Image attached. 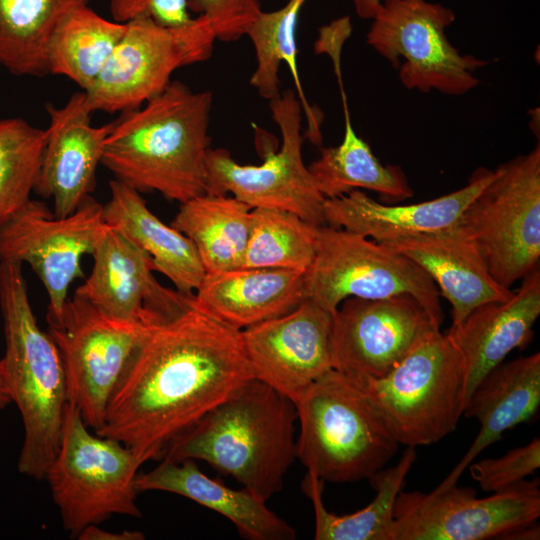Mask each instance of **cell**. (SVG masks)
Listing matches in <instances>:
<instances>
[{
	"label": "cell",
	"instance_id": "37",
	"mask_svg": "<svg viewBox=\"0 0 540 540\" xmlns=\"http://www.w3.org/2000/svg\"><path fill=\"white\" fill-rule=\"evenodd\" d=\"M110 12L120 23L145 16L163 26H181L193 19L187 0H110Z\"/></svg>",
	"mask_w": 540,
	"mask_h": 540
},
{
	"label": "cell",
	"instance_id": "4",
	"mask_svg": "<svg viewBox=\"0 0 540 540\" xmlns=\"http://www.w3.org/2000/svg\"><path fill=\"white\" fill-rule=\"evenodd\" d=\"M21 266L0 262L5 337L0 368L24 427L18 471L43 480L60 447L69 399L59 349L37 323Z\"/></svg>",
	"mask_w": 540,
	"mask_h": 540
},
{
	"label": "cell",
	"instance_id": "8",
	"mask_svg": "<svg viewBox=\"0 0 540 540\" xmlns=\"http://www.w3.org/2000/svg\"><path fill=\"white\" fill-rule=\"evenodd\" d=\"M456 227L473 242L492 277L509 288L539 268L540 145L500 164Z\"/></svg>",
	"mask_w": 540,
	"mask_h": 540
},
{
	"label": "cell",
	"instance_id": "7",
	"mask_svg": "<svg viewBox=\"0 0 540 540\" xmlns=\"http://www.w3.org/2000/svg\"><path fill=\"white\" fill-rule=\"evenodd\" d=\"M87 428L69 402L60 447L44 478L71 538L114 514L142 516L134 481L146 460L123 443L93 435Z\"/></svg>",
	"mask_w": 540,
	"mask_h": 540
},
{
	"label": "cell",
	"instance_id": "5",
	"mask_svg": "<svg viewBox=\"0 0 540 540\" xmlns=\"http://www.w3.org/2000/svg\"><path fill=\"white\" fill-rule=\"evenodd\" d=\"M296 458L322 481L370 479L397 453L399 442L365 392L333 369L294 402Z\"/></svg>",
	"mask_w": 540,
	"mask_h": 540
},
{
	"label": "cell",
	"instance_id": "27",
	"mask_svg": "<svg viewBox=\"0 0 540 540\" xmlns=\"http://www.w3.org/2000/svg\"><path fill=\"white\" fill-rule=\"evenodd\" d=\"M344 111V135L341 143L324 147L319 157L308 165L315 184L325 199H332L353 190L376 192L385 204H393L413 196V189L400 166L383 165L369 144L354 130L341 70L335 71Z\"/></svg>",
	"mask_w": 540,
	"mask_h": 540
},
{
	"label": "cell",
	"instance_id": "25",
	"mask_svg": "<svg viewBox=\"0 0 540 540\" xmlns=\"http://www.w3.org/2000/svg\"><path fill=\"white\" fill-rule=\"evenodd\" d=\"M161 460L152 470L136 475L134 484L138 493L165 491L191 499L230 520L251 540L296 538L295 529L246 488L232 489L210 478L193 459Z\"/></svg>",
	"mask_w": 540,
	"mask_h": 540
},
{
	"label": "cell",
	"instance_id": "34",
	"mask_svg": "<svg viewBox=\"0 0 540 540\" xmlns=\"http://www.w3.org/2000/svg\"><path fill=\"white\" fill-rule=\"evenodd\" d=\"M46 137L22 118L0 120V226L30 200Z\"/></svg>",
	"mask_w": 540,
	"mask_h": 540
},
{
	"label": "cell",
	"instance_id": "22",
	"mask_svg": "<svg viewBox=\"0 0 540 540\" xmlns=\"http://www.w3.org/2000/svg\"><path fill=\"white\" fill-rule=\"evenodd\" d=\"M379 243L408 257L430 276L452 306L451 326L460 324L478 306L506 301L513 294L492 277L473 242L456 226Z\"/></svg>",
	"mask_w": 540,
	"mask_h": 540
},
{
	"label": "cell",
	"instance_id": "30",
	"mask_svg": "<svg viewBox=\"0 0 540 540\" xmlns=\"http://www.w3.org/2000/svg\"><path fill=\"white\" fill-rule=\"evenodd\" d=\"M125 29L126 23L108 20L88 4L72 8L51 35L49 74L67 77L87 91L110 60Z\"/></svg>",
	"mask_w": 540,
	"mask_h": 540
},
{
	"label": "cell",
	"instance_id": "13",
	"mask_svg": "<svg viewBox=\"0 0 540 540\" xmlns=\"http://www.w3.org/2000/svg\"><path fill=\"white\" fill-rule=\"evenodd\" d=\"M271 116L281 134V147L269 151L259 165L240 164L224 148H210L207 193L231 194L254 208L294 213L316 226L326 225L325 198L319 192L302 153L301 103L288 89L269 101Z\"/></svg>",
	"mask_w": 540,
	"mask_h": 540
},
{
	"label": "cell",
	"instance_id": "31",
	"mask_svg": "<svg viewBox=\"0 0 540 540\" xmlns=\"http://www.w3.org/2000/svg\"><path fill=\"white\" fill-rule=\"evenodd\" d=\"M306 0H288L274 11H261L248 28L256 56V69L251 75L250 85L258 94L270 101L280 92V66L284 62L295 83V92L307 121L306 137L316 145L321 144V118L308 103L298 73L296 30L298 16Z\"/></svg>",
	"mask_w": 540,
	"mask_h": 540
},
{
	"label": "cell",
	"instance_id": "14",
	"mask_svg": "<svg viewBox=\"0 0 540 540\" xmlns=\"http://www.w3.org/2000/svg\"><path fill=\"white\" fill-rule=\"evenodd\" d=\"M539 516V479H524L485 498L457 484L440 492L400 491L392 540L501 539Z\"/></svg>",
	"mask_w": 540,
	"mask_h": 540
},
{
	"label": "cell",
	"instance_id": "24",
	"mask_svg": "<svg viewBox=\"0 0 540 540\" xmlns=\"http://www.w3.org/2000/svg\"><path fill=\"white\" fill-rule=\"evenodd\" d=\"M540 405V353L501 363L474 388L462 416L475 418L480 429L473 443L447 477L433 490L455 484L465 469L507 430L530 421Z\"/></svg>",
	"mask_w": 540,
	"mask_h": 540
},
{
	"label": "cell",
	"instance_id": "39",
	"mask_svg": "<svg viewBox=\"0 0 540 540\" xmlns=\"http://www.w3.org/2000/svg\"><path fill=\"white\" fill-rule=\"evenodd\" d=\"M540 528L539 525H536V522L521 528H518L516 530H513L506 535H504L501 539H512V540H535L539 539L540 537Z\"/></svg>",
	"mask_w": 540,
	"mask_h": 540
},
{
	"label": "cell",
	"instance_id": "12",
	"mask_svg": "<svg viewBox=\"0 0 540 540\" xmlns=\"http://www.w3.org/2000/svg\"><path fill=\"white\" fill-rule=\"evenodd\" d=\"M47 322L63 362L69 402L96 431L131 358L158 325L111 318L75 295L58 318Z\"/></svg>",
	"mask_w": 540,
	"mask_h": 540
},
{
	"label": "cell",
	"instance_id": "3",
	"mask_svg": "<svg viewBox=\"0 0 540 540\" xmlns=\"http://www.w3.org/2000/svg\"><path fill=\"white\" fill-rule=\"evenodd\" d=\"M295 404L253 378L173 439L161 459L201 460L266 502L296 458Z\"/></svg>",
	"mask_w": 540,
	"mask_h": 540
},
{
	"label": "cell",
	"instance_id": "16",
	"mask_svg": "<svg viewBox=\"0 0 540 540\" xmlns=\"http://www.w3.org/2000/svg\"><path fill=\"white\" fill-rule=\"evenodd\" d=\"M432 326L438 327L409 294L347 298L333 312L335 369L353 380L380 378Z\"/></svg>",
	"mask_w": 540,
	"mask_h": 540
},
{
	"label": "cell",
	"instance_id": "11",
	"mask_svg": "<svg viewBox=\"0 0 540 540\" xmlns=\"http://www.w3.org/2000/svg\"><path fill=\"white\" fill-rule=\"evenodd\" d=\"M216 40L203 16L181 26H163L145 16L126 22L110 60L85 91L91 108L123 113L142 106L165 90L177 69L207 61Z\"/></svg>",
	"mask_w": 540,
	"mask_h": 540
},
{
	"label": "cell",
	"instance_id": "18",
	"mask_svg": "<svg viewBox=\"0 0 540 540\" xmlns=\"http://www.w3.org/2000/svg\"><path fill=\"white\" fill-rule=\"evenodd\" d=\"M92 257V271L74 295L111 318L159 325L192 304L193 295L162 286L150 256L112 226Z\"/></svg>",
	"mask_w": 540,
	"mask_h": 540
},
{
	"label": "cell",
	"instance_id": "2",
	"mask_svg": "<svg viewBox=\"0 0 540 540\" xmlns=\"http://www.w3.org/2000/svg\"><path fill=\"white\" fill-rule=\"evenodd\" d=\"M212 102L210 91L171 81L113 122L101 164L138 192H159L180 204L207 193Z\"/></svg>",
	"mask_w": 540,
	"mask_h": 540
},
{
	"label": "cell",
	"instance_id": "23",
	"mask_svg": "<svg viewBox=\"0 0 540 540\" xmlns=\"http://www.w3.org/2000/svg\"><path fill=\"white\" fill-rule=\"evenodd\" d=\"M305 272L241 267L206 273L192 303L221 322L244 330L282 316L306 300Z\"/></svg>",
	"mask_w": 540,
	"mask_h": 540
},
{
	"label": "cell",
	"instance_id": "1",
	"mask_svg": "<svg viewBox=\"0 0 540 540\" xmlns=\"http://www.w3.org/2000/svg\"><path fill=\"white\" fill-rule=\"evenodd\" d=\"M254 375L242 330L193 303L156 326L134 353L95 433L146 461Z\"/></svg>",
	"mask_w": 540,
	"mask_h": 540
},
{
	"label": "cell",
	"instance_id": "15",
	"mask_svg": "<svg viewBox=\"0 0 540 540\" xmlns=\"http://www.w3.org/2000/svg\"><path fill=\"white\" fill-rule=\"evenodd\" d=\"M106 227L103 205L91 196L65 217L30 199L0 226V262L29 264L48 294L47 319L58 318L71 283L82 276V256L94 253Z\"/></svg>",
	"mask_w": 540,
	"mask_h": 540
},
{
	"label": "cell",
	"instance_id": "28",
	"mask_svg": "<svg viewBox=\"0 0 540 540\" xmlns=\"http://www.w3.org/2000/svg\"><path fill=\"white\" fill-rule=\"evenodd\" d=\"M252 208L227 194L194 197L180 204L171 226L194 244L206 273L241 268Z\"/></svg>",
	"mask_w": 540,
	"mask_h": 540
},
{
	"label": "cell",
	"instance_id": "35",
	"mask_svg": "<svg viewBox=\"0 0 540 540\" xmlns=\"http://www.w3.org/2000/svg\"><path fill=\"white\" fill-rule=\"evenodd\" d=\"M540 467V440L511 449L497 458H486L471 463V477L485 492H499L524 480Z\"/></svg>",
	"mask_w": 540,
	"mask_h": 540
},
{
	"label": "cell",
	"instance_id": "40",
	"mask_svg": "<svg viewBox=\"0 0 540 540\" xmlns=\"http://www.w3.org/2000/svg\"><path fill=\"white\" fill-rule=\"evenodd\" d=\"M356 14L362 19H372L381 6L382 0H353Z\"/></svg>",
	"mask_w": 540,
	"mask_h": 540
},
{
	"label": "cell",
	"instance_id": "33",
	"mask_svg": "<svg viewBox=\"0 0 540 540\" xmlns=\"http://www.w3.org/2000/svg\"><path fill=\"white\" fill-rule=\"evenodd\" d=\"M317 228L288 211L252 209L242 267L306 271L315 256Z\"/></svg>",
	"mask_w": 540,
	"mask_h": 540
},
{
	"label": "cell",
	"instance_id": "38",
	"mask_svg": "<svg viewBox=\"0 0 540 540\" xmlns=\"http://www.w3.org/2000/svg\"><path fill=\"white\" fill-rule=\"evenodd\" d=\"M98 525H90L83 529L77 536L79 540H142L144 534L140 531L125 530L119 533L108 532L97 527Z\"/></svg>",
	"mask_w": 540,
	"mask_h": 540
},
{
	"label": "cell",
	"instance_id": "41",
	"mask_svg": "<svg viewBox=\"0 0 540 540\" xmlns=\"http://www.w3.org/2000/svg\"><path fill=\"white\" fill-rule=\"evenodd\" d=\"M11 403L5 382L2 377L1 368H0V409H4L7 405Z\"/></svg>",
	"mask_w": 540,
	"mask_h": 540
},
{
	"label": "cell",
	"instance_id": "26",
	"mask_svg": "<svg viewBox=\"0 0 540 540\" xmlns=\"http://www.w3.org/2000/svg\"><path fill=\"white\" fill-rule=\"evenodd\" d=\"M109 186L111 197L103 205L106 224L148 254L154 271L165 275L177 291L193 295L206 271L192 241L155 216L134 188L117 179Z\"/></svg>",
	"mask_w": 540,
	"mask_h": 540
},
{
	"label": "cell",
	"instance_id": "32",
	"mask_svg": "<svg viewBox=\"0 0 540 540\" xmlns=\"http://www.w3.org/2000/svg\"><path fill=\"white\" fill-rule=\"evenodd\" d=\"M90 0H0V65L16 76L49 74L48 45L55 26Z\"/></svg>",
	"mask_w": 540,
	"mask_h": 540
},
{
	"label": "cell",
	"instance_id": "6",
	"mask_svg": "<svg viewBox=\"0 0 540 540\" xmlns=\"http://www.w3.org/2000/svg\"><path fill=\"white\" fill-rule=\"evenodd\" d=\"M351 380L406 447L439 442L456 429L463 414L462 362L446 333L435 326L386 375Z\"/></svg>",
	"mask_w": 540,
	"mask_h": 540
},
{
	"label": "cell",
	"instance_id": "19",
	"mask_svg": "<svg viewBox=\"0 0 540 540\" xmlns=\"http://www.w3.org/2000/svg\"><path fill=\"white\" fill-rule=\"evenodd\" d=\"M49 125L33 191L53 198L54 215L72 214L95 186L105 140L113 122L92 124L93 109L85 91L76 92L61 107L48 104Z\"/></svg>",
	"mask_w": 540,
	"mask_h": 540
},
{
	"label": "cell",
	"instance_id": "21",
	"mask_svg": "<svg viewBox=\"0 0 540 540\" xmlns=\"http://www.w3.org/2000/svg\"><path fill=\"white\" fill-rule=\"evenodd\" d=\"M493 176L494 170L479 167L464 187L432 200L408 205L380 203L362 190H353L325 199V223L371 237L377 242L447 230L457 225L463 211Z\"/></svg>",
	"mask_w": 540,
	"mask_h": 540
},
{
	"label": "cell",
	"instance_id": "20",
	"mask_svg": "<svg viewBox=\"0 0 540 540\" xmlns=\"http://www.w3.org/2000/svg\"><path fill=\"white\" fill-rule=\"evenodd\" d=\"M540 314V271L522 279L506 301L475 308L460 324L446 332L457 350L464 372L463 409L477 384L503 363L514 349H524L533 338Z\"/></svg>",
	"mask_w": 540,
	"mask_h": 540
},
{
	"label": "cell",
	"instance_id": "29",
	"mask_svg": "<svg viewBox=\"0 0 540 540\" xmlns=\"http://www.w3.org/2000/svg\"><path fill=\"white\" fill-rule=\"evenodd\" d=\"M417 458L414 447H407L396 465L383 468L369 480L376 490L374 499L352 514L329 512L322 500L323 483L307 471L302 490L313 503L316 540H392L393 509L405 478Z\"/></svg>",
	"mask_w": 540,
	"mask_h": 540
},
{
	"label": "cell",
	"instance_id": "9",
	"mask_svg": "<svg viewBox=\"0 0 540 540\" xmlns=\"http://www.w3.org/2000/svg\"><path fill=\"white\" fill-rule=\"evenodd\" d=\"M305 293L330 312L347 298L413 296L433 323L444 315L430 276L414 261L368 237L341 228H317L315 256L305 272Z\"/></svg>",
	"mask_w": 540,
	"mask_h": 540
},
{
	"label": "cell",
	"instance_id": "36",
	"mask_svg": "<svg viewBox=\"0 0 540 540\" xmlns=\"http://www.w3.org/2000/svg\"><path fill=\"white\" fill-rule=\"evenodd\" d=\"M190 12L205 17L217 40L236 41L246 35L262 11L259 0H187Z\"/></svg>",
	"mask_w": 540,
	"mask_h": 540
},
{
	"label": "cell",
	"instance_id": "17",
	"mask_svg": "<svg viewBox=\"0 0 540 540\" xmlns=\"http://www.w3.org/2000/svg\"><path fill=\"white\" fill-rule=\"evenodd\" d=\"M333 313L311 299L290 312L242 330L254 378L293 403L335 369Z\"/></svg>",
	"mask_w": 540,
	"mask_h": 540
},
{
	"label": "cell",
	"instance_id": "10",
	"mask_svg": "<svg viewBox=\"0 0 540 540\" xmlns=\"http://www.w3.org/2000/svg\"><path fill=\"white\" fill-rule=\"evenodd\" d=\"M452 9L427 0H382L366 42L395 69L407 89L463 95L480 83L489 61L462 54L448 39Z\"/></svg>",
	"mask_w": 540,
	"mask_h": 540
}]
</instances>
